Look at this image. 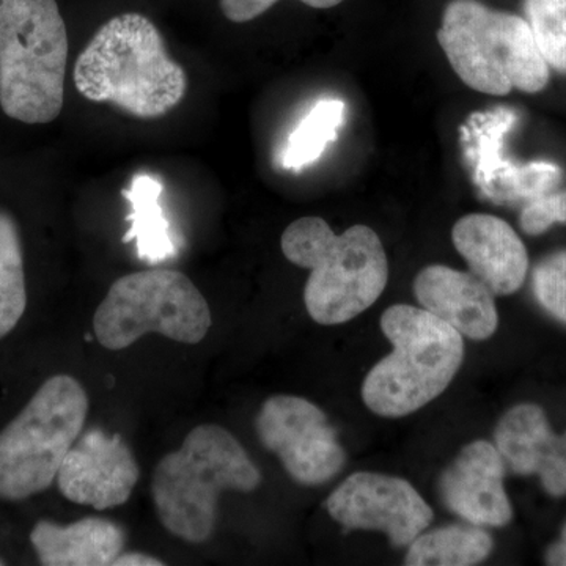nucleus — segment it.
<instances>
[{
    "label": "nucleus",
    "mask_w": 566,
    "mask_h": 566,
    "mask_svg": "<svg viewBox=\"0 0 566 566\" xmlns=\"http://www.w3.org/2000/svg\"><path fill=\"white\" fill-rule=\"evenodd\" d=\"M74 85L91 102L114 104L137 118H158L185 98L188 77L147 17L123 13L103 24L81 52Z\"/></svg>",
    "instance_id": "nucleus-1"
},
{
    "label": "nucleus",
    "mask_w": 566,
    "mask_h": 566,
    "mask_svg": "<svg viewBox=\"0 0 566 566\" xmlns=\"http://www.w3.org/2000/svg\"><path fill=\"white\" fill-rule=\"evenodd\" d=\"M260 483L262 474L238 439L219 424L203 423L156 464L151 495L170 535L202 545L214 534L221 494L252 493Z\"/></svg>",
    "instance_id": "nucleus-2"
},
{
    "label": "nucleus",
    "mask_w": 566,
    "mask_h": 566,
    "mask_svg": "<svg viewBox=\"0 0 566 566\" xmlns=\"http://www.w3.org/2000/svg\"><path fill=\"white\" fill-rule=\"evenodd\" d=\"M281 245L289 262L311 270L305 308L323 326L352 322L379 300L389 281L385 248L367 226L335 234L324 219L308 216L286 227Z\"/></svg>",
    "instance_id": "nucleus-3"
},
{
    "label": "nucleus",
    "mask_w": 566,
    "mask_h": 566,
    "mask_svg": "<svg viewBox=\"0 0 566 566\" xmlns=\"http://www.w3.org/2000/svg\"><path fill=\"white\" fill-rule=\"evenodd\" d=\"M69 33L55 0H0V107L46 125L65 98Z\"/></svg>",
    "instance_id": "nucleus-4"
},
{
    "label": "nucleus",
    "mask_w": 566,
    "mask_h": 566,
    "mask_svg": "<svg viewBox=\"0 0 566 566\" xmlns=\"http://www.w3.org/2000/svg\"><path fill=\"white\" fill-rule=\"evenodd\" d=\"M394 352L371 368L363 385L364 403L397 419L419 411L444 392L464 359L463 335L441 318L398 304L381 316Z\"/></svg>",
    "instance_id": "nucleus-5"
},
{
    "label": "nucleus",
    "mask_w": 566,
    "mask_h": 566,
    "mask_svg": "<svg viewBox=\"0 0 566 566\" xmlns=\"http://www.w3.org/2000/svg\"><path fill=\"white\" fill-rule=\"evenodd\" d=\"M438 41L457 76L472 91L505 96L538 93L551 69L523 17L490 9L479 0L446 7Z\"/></svg>",
    "instance_id": "nucleus-6"
},
{
    "label": "nucleus",
    "mask_w": 566,
    "mask_h": 566,
    "mask_svg": "<svg viewBox=\"0 0 566 566\" xmlns=\"http://www.w3.org/2000/svg\"><path fill=\"white\" fill-rule=\"evenodd\" d=\"M87 416V392L77 379L55 375L44 381L0 433V499L22 501L46 491Z\"/></svg>",
    "instance_id": "nucleus-7"
},
{
    "label": "nucleus",
    "mask_w": 566,
    "mask_h": 566,
    "mask_svg": "<svg viewBox=\"0 0 566 566\" xmlns=\"http://www.w3.org/2000/svg\"><path fill=\"white\" fill-rule=\"evenodd\" d=\"M210 305L180 271H139L112 283L93 316L99 344L120 352L147 334L178 344L197 345L210 333Z\"/></svg>",
    "instance_id": "nucleus-8"
},
{
    "label": "nucleus",
    "mask_w": 566,
    "mask_h": 566,
    "mask_svg": "<svg viewBox=\"0 0 566 566\" xmlns=\"http://www.w3.org/2000/svg\"><path fill=\"white\" fill-rule=\"evenodd\" d=\"M264 449L275 453L286 474L304 486H318L344 469L346 453L326 415L303 397L274 395L255 419Z\"/></svg>",
    "instance_id": "nucleus-9"
},
{
    "label": "nucleus",
    "mask_w": 566,
    "mask_h": 566,
    "mask_svg": "<svg viewBox=\"0 0 566 566\" xmlns=\"http://www.w3.org/2000/svg\"><path fill=\"white\" fill-rule=\"evenodd\" d=\"M329 515L346 531H379L394 546L403 547L433 521V510L411 483L398 476L357 472L326 502Z\"/></svg>",
    "instance_id": "nucleus-10"
},
{
    "label": "nucleus",
    "mask_w": 566,
    "mask_h": 566,
    "mask_svg": "<svg viewBox=\"0 0 566 566\" xmlns=\"http://www.w3.org/2000/svg\"><path fill=\"white\" fill-rule=\"evenodd\" d=\"M139 476V464L122 436L91 428L71 447L55 482L70 502L109 510L129 501Z\"/></svg>",
    "instance_id": "nucleus-11"
},
{
    "label": "nucleus",
    "mask_w": 566,
    "mask_h": 566,
    "mask_svg": "<svg viewBox=\"0 0 566 566\" xmlns=\"http://www.w3.org/2000/svg\"><path fill=\"white\" fill-rule=\"evenodd\" d=\"M505 461L488 441L465 446L439 482L447 509L474 526L502 527L513 509L504 488Z\"/></svg>",
    "instance_id": "nucleus-12"
},
{
    "label": "nucleus",
    "mask_w": 566,
    "mask_h": 566,
    "mask_svg": "<svg viewBox=\"0 0 566 566\" xmlns=\"http://www.w3.org/2000/svg\"><path fill=\"white\" fill-rule=\"evenodd\" d=\"M495 447L517 475H538L547 494L566 495V431L551 430L546 412L536 405L510 409L494 431Z\"/></svg>",
    "instance_id": "nucleus-13"
},
{
    "label": "nucleus",
    "mask_w": 566,
    "mask_h": 566,
    "mask_svg": "<svg viewBox=\"0 0 566 566\" xmlns=\"http://www.w3.org/2000/svg\"><path fill=\"white\" fill-rule=\"evenodd\" d=\"M452 240L471 273L495 296H510L526 282V245L497 216H464L453 226Z\"/></svg>",
    "instance_id": "nucleus-14"
},
{
    "label": "nucleus",
    "mask_w": 566,
    "mask_h": 566,
    "mask_svg": "<svg viewBox=\"0 0 566 566\" xmlns=\"http://www.w3.org/2000/svg\"><path fill=\"white\" fill-rule=\"evenodd\" d=\"M417 301L471 340H486L499 324L494 294L472 273L431 264L417 274Z\"/></svg>",
    "instance_id": "nucleus-15"
},
{
    "label": "nucleus",
    "mask_w": 566,
    "mask_h": 566,
    "mask_svg": "<svg viewBox=\"0 0 566 566\" xmlns=\"http://www.w3.org/2000/svg\"><path fill=\"white\" fill-rule=\"evenodd\" d=\"M31 542L44 566H106L125 549L126 535L114 521L91 516L70 526L40 521Z\"/></svg>",
    "instance_id": "nucleus-16"
},
{
    "label": "nucleus",
    "mask_w": 566,
    "mask_h": 566,
    "mask_svg": "<svg viewBox=\"0 0 566 566\" xmlns=\"http://www.w3.org/2000/svg\"><path fill=\"white\" fill-rule=\"evenodd\" d=\"M163 192V182L147 174L136 175L129 188L123 189V197L132 207L123 243L136 244L137 256L148 264L169 262L180 249L161 203Z\"/></svg>",
    "instance_id": "nucleus-17"
},
{
    "label": "nucleus",
    "mask_w": 566,
    "mask_h": 566,
    "mask_svg": "<svg viewBox=\"0 0 566 566\" xmlns=\"http://www.w3.org/2000/svg\"><path fill=\"white\" fill-rule=\"evenodd\" d=\"M493 538L480 527L449 526L420 534L406 554L409 566H472L482 564Z\"/></svg>",
    "instance_id": "nucleus-18"
},
{
    "label": "nucleus",
    "mask_w": 566,
    "mask_h": 566,
    "mask_svg": "<svg viewBox=\"0 0 566 566\" xmlns=\"http://www.w3.org/2000/svg\"><path fill=\"white\" fill-rule=\"evenodd\" d=\"M345 104L338 99H323L301 120L286 139L282 166L300 172L308 164L322 158L327 145L337 140L344 122Z\"/></svg>",
    "instance_id": "nucleus-19"
},
{
    "label": "nucleus",
    "mask_w": 566,
    "mask_h": 566,
    "mask_svg": "<svg viewBox=\"0 0 566 566\" xmlns=\"http://www.w3.org/2000/svg\"><path fill=\"white\" fill-rule=\"evenodd\" d=\"M25 307L28 292L20 232L13 218L0 211V340L18 326Z\"/></svg>",
    "instance_id": "nucleus-20"
},
{
    "label": "nucleus",
    "mask_w": 566,
    "mask_h": 566,
    "mask_svg": "<svg viewBox=\"0 0 566 566\" xmlns=\"http://www.w3.org/2000/svg\"><path fill=\"white\" fill-rule=\"evenodd\" d=\"M524 17L547 66L566 74V0H524Z\"/></svg>",
    "instance_id": "nucleus-21"
},
{
    "label": "nucleus",
    "mask_w": 566,
    "mask_h": 566,
    "mask_svg": "<svg viewBox=\"0 0 566 566\" xmlns=\"http://www.w3.org/2000/svg\"><path fill=\"white\" fill-rule=\"evenodd\" d=\"M536 301L566 326V249L545 256L532 274Z\"/></svg>",
    "instance_id": "nucleus-22"
},
{
    "label": "nucleus",
    "mask_w": 566,
    "mask_h": 566,
    "mask_svg": "<svg viewBox=\"0 0 566 566\" xmlns=\"http://www.w3.org/2000/svg\"><path fill=\"white\" fill-rule=\"evenodd\" d=\"M520 223L523 232L531 237L547 232L556 223H566V189L531 200L521 211Z\"/></svg>",
    "instance_id": "nucleus-23"
},
{
    "label": "nucleus",
    "mask_w": 566,
    "mask_h": 566,
    "mask_svg": "<svg viewBox=\"0 0 566 566\" xmlns=\"http://www.w3.org/2000/svg\"><path fill=\"white\" fill-rule=\"evenodd\" d=\"M279 0H221L223 17L232 22H248L262 17L264 11L271 9ZM312 9H333L344 0H297Z\"/></svg>",
    "instance_id": "nucleus-24"
},
{
    "label": "nucleus",
    "mask_w": 566,
    "mask_h": 566,
    "mask_svg": "<svg viewBox=\"0 0 566 566\" xmlns=\"http://www.w3.org/2000/svg\"><path fill=\"white\" fill-rule=\"evenodd\" d=\"M163 560L159 558L147 556L142 553H122L120 556L112 562V566H161Z\"/></svg>",
    "instance_id": "nucleus-25"
},
{
    "label": "nucleus",
    "mask_w": 566,
    "mask_h": 566,
    "mask_svg": "<svg viewBox=\"0 0 566 566\" xmlns=\"http://www.w3.org/2000/svg\"><path fill=\"white\" fill-rule=\"evenodd\" d=\"M546 564L566 566V523L564 528H562L560 539H558L556 545H553L547 549Z\"/></svg>",
    "instance_id": "nucleus-26"
},
{
    "label": "nucleus",
    "mask_w": 566,
    "mask_h": 566,
    "mask_svg": "<svg viewBox=\"0 0 566 566\" xmlns=\"http://www.w3.org/2000/svg\"><path fill=\"white\" fill-rule=\"evenodd\" d=\"M0 565H3V562H0Z\"/></svg>",
    "instance_id": "nucleus-27"
}]
</instances>
